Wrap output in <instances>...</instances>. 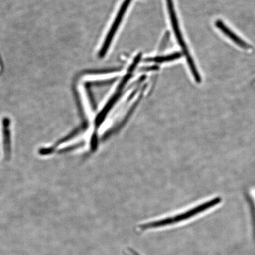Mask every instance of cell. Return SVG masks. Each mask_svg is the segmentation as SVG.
<instances>
[{"instance_id": "7a4b0ae2", "label": "cell", "mask_w": 255, "mask_h": 255, "mask_svg": "<svg viewBox=\"0 0 255 255\" xmlns=\"http://www.w3.org/2000/svg\"><path fill=\"white\" fill-rule=\"evenodd\" d=\"M167 2L169 14H170L172 27H173L175 36L176 37L178 44H180L181 49L183 50L184 55L186 56L187 63L189 64L190 69L191 73H192L194 79H195L197 83H200V75L198 71H197L195 63H194L192 57H191L190 55V53L189 50H188L186 44L185 43V41L183 40L182 34H181L179 25H178V23L177 16L175 15L173 1H172V0H167Z\"/></svg>"}, {"instance_id": "277c9868", "label": "cell", "mask_w": 255, "mask_h": 255, "mask_svg": "<svg viewBox=\"0 0 255 255\" xmlns=\"http://www.w3.org/2000/svg\"><path fill=\"white\" fill-rule=\"evenodd\" d=\"M215 25L218 29L222 31L226 36L229 37V39L237 44V45L242 49L248 50L250 49L251 47L245 41L241 39L240 37L237 36L234 32H233L230 28L226 26V25L221 20H217L215 22Z\"/></svg>"}, {"instance_id": "3957f363", "label": "cell", "mask_w": 255, "mask_h": 255, "mask_svg": "<svg viewBox=\"0 0 255 255\" xmlns=\"http://www.w3.org/2000/svg\"><path fill=\"white\" fill-rule=\"evenodd\" d=\"M131 1L132 0H125L122 6H121L120 11L116 17V20H115L114 23L113 25H112L109 33L108 34L106 39H105L104 41L103 46L101 48L100 55H99L101 58L106 55L107 51L108 49H109L110 44L112 42V40H113V37L116 33L118 28H119L121 22L122 21L124 15L126 13L127 9L129 7Z\"/></svg>"}, {"instance_id": "8992f818", "label": "cell", "mask_w": 255, "mask_h": 255, "mask_svg": "<svg viewBox=\"0 0 255 255\" xmlns=\"http://www.w3.org/2000/svg\"><path fill=\"white\" fill-rule=\"evenodd\" d=\"M182 56V54L179 52L171 54V55L155 57V58L148 59L147 60L148 62H154L157 63H162L165 62L173 61V60H176L180 58Z\"/></svg>"}, {"instance_id": "52a82bcc", "label": "cell", "mask_w": 255, "mask_h": 255, "mask_svg": "<svg viewBox=\"0 0 255 255\" xmlns=\"http://www.w3.org/2000/svg\"><path fill=\"white\" fill-rule=\"evenodd\" d=\"M130 251L132 252V253H133V255H139L138 253H137V252H136L135 250H132Z\"/></svg>"}, {"instance_id": "6da1fadb", "label": "cell", "mask_w": 255, "mask_h": 255, "mask_svg": "<svg viewBox=\"0 0 255 255\" xmlns=\"http://www.w3.org/2000/svg\"><path fill=\"white\" fill-rule=\"evenodd\" d=\"M222 201L221 197H213V198L207 200L205 202L193 207L186 212L179 213V214L143 223L139 226V228L141 230H149V229L163 228L165 226L176 224V223L186 221V220L193 218L201 213L212 209V207L219 205Z\"/></svg>"}, {"instance_id": "ba28073f", "label": "cell", "mask_w": 255, "mask_h": 255, "mask_svg": "<svg viewBox=\"0 0 255 255\" xmlns=\"http://www.w3.org/2000/svg\"><path fill=\"white\" fill-rule=\"evenodd\" d=\"M1 63H2V61H1V57H0V67H1Z\"/></svg>"}, {"instance_id": "5b68a950", "label": "cell", "mask_w": 255, "mask_h": 255, "mask_svg": "<svg viewBox=\"0 0 255 255\" xmlns=\"http://www.w3.org/2000/svg\"><path fill=\"white\" fill-rule=\"evenodd\" d=\"M8 119H4L3 121V138H4V152L5 153L6 157L9 158L11 153V136L10 130H9Z\"/></svg>"}]
</instances>
